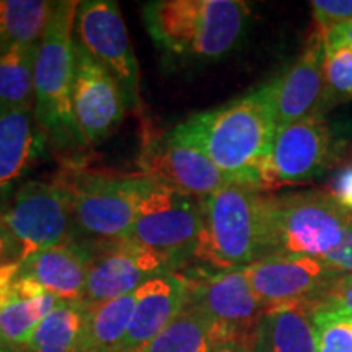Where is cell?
I'll return each instance as SVG.
<instances>
[{
    "instance_id": "1",
    "label": "cell",
    "mask_w": 352,
    "mask_h": 352,
    "mask_svg": "<svg viewBox=\"0 0 352 352\" xmlns=\"http://www.w3.org/2000/svg\"><path fill=\"white\" fill-rule=\"evenodd\" d=\"M232 183L263 192V173L277 132L271 83L243 98L197 113L173 127Z\"/></svg>"
},
{
    "instance_id": "2",
    "label": "cell",
    "mask_w": 352,
    "mask_h": 352,
    "mask_svg": "<svg viewBox=\"0 0 352 352\" xmlns=\"http://www.w3.org/2000/svg\"><path fill=\"white\" fill-rule=\"evenodd\" d=\"M145 30L166 54L215 63L239 46L250 20L240 0H155L142 7Z\"/></svg>"
},
{
    "instance_id": "3",
    "label": "cell",
    "mask_w": 352,
    "mask_h": 352,
    "mask_svg": "<svg viewBox=\"0 0 352 352\" xmlns=\"http://www.w3.org/2000/svg\"><path fill=\"white\" fill-rule=\"evenodd\" d=\"M78 2H56L54 12L38 46L34 67V120L60 151L87 147L72 109L76 78V19Z\"/></svg>"
},
{
    "instance_id": "4",
    "label": "cell",
    "mask_w": 352,
    "mask_h": 352,
    "mask_svg": "<svg viewBox=\"0 0 352 352\" xmlns=\"http://www.w3.org/2000/svg\"><path fill=\"white\" fill-rule=\"evenodd\" d=\"M351 222V210L327 191L263 195L261 258L324 259L341 245Z\"/></svg>"
},
{
    "instance_id": "5",
    "label": "cell",
    "mask_w": 352,
    "mask_h": 352,
    "mask_svg": "<svg viewBox=\"0 0 352 352\" xmlns=\"http://www.w3.org/2000/svg\"><path fill=\"white\" fill-rule=\"evenodd\" d=\"M199 201L202 223L195 259L210 271H235L261 258V191L232 183Z\"/></svg>"
},
{
    "instance_id": "6",
    "label": "cell",
    "mask_w": 352,
    "mask_h": 352,
    "mask_svg": "<svg viewBox=\"0 0 352 352\" xmlns=\"http://www.w3.org/2000/svg\"><path fill=\"white\" fill-rule=\"evenodd\" d=\"M145 175L72 168L57 176L56 184L67 197L77 232L96 241L126 239L138 210Z\"/></svg>"
},
{
    "instance_id": "7",
    "label": "cell",
    "mask_w": 352,
    "mask_h": 352,
    "mask_svg": "<svg viewBox=\"0 0 352 352\" xmlns=\"http://www.w3.org/2000/svg\"><path fill=\"white\" fill-rule=\"evenodd\" d=\"M201 223L199 197L145 176L134 223L126 239L178 267L195 258Z\"/></svg>"
},
{
    "instance_id": "8",
    "label": "cell",
    "mask_w": 352,
    "mask_h": 352,
    "mask_svg": "<svg viewBox=\"0 0 352 352\" xmlns=\"http://www.w3.org/2000/svg\"><path fill=\"white\" fill-rule=\"evenodd\" d=\"M188 284V305L206 321L215 342H245L261 320L264 308L241 270H196L183 274Z\"/></svg>"
},
{
    "instance_id": "9",
    "label": "cell",
    "mask_w": 352,
    "mask_h": 352,
    "mask_svg": "<svg viewBox=\"0 0 352 352\" xmlns=\"http://www.w3.org/2000/svg\"><path fill=\"white\" fill-rule=\"evenodd\" d=\"M336 160L338 142L323 114L277 127L261 189L308 184L321 178Z\"/></svg>"
},
{
    "instance_id": "10",
    "label": "cell",
    "mask_w": 352,
    "mask_h": 352,
    "mask_svg": "<svg viewBox=\"0 0 352 352\" xmlns=\"http://www.w3.org/2000/svg\"><path fill=\"white\" fill-rule=\"evenodd\" d=\"M77 43L103 65L120 85L126 108L140 103V72L120 3L114 0L78 2Z\"/></svg>"
},
{
    "instance_id": "11",
    "label": "cell",
    "mask_w": 352,
    "mask_h": 352,
    "mask_svg": "<svg viewBox=\"0 0 352 352\" xmlns=\"http://www.w3.org/2000/svg\"><path fill=\"white\" fill-rule=\"evenodd\" d=\"M0 212L20 246L21 261L70 243L77 232L67 197L56 183L26 182Z\"/></svg>"
},
{
    "instance_id": "12",
    "label": "cell",
    "mask_w": 352,
    "mask_h": 352,
    "mask_svg": "<svg viewBox=\"0 0 352 352\" xmlns=\"http://www.w3.org/2000/svg\"><path fill=\"white\" fill-rule=\"evenodd\" d=\"M138 165L142 175L195 197L209 196L232 184L199 147L173 129L145 131Z\"/></svg>"
},
{
    "instance_id": "13",
    "label": "cell",
    "mask_w": 352,
    "mask_h": 352,
    "mask_svg": "<svg viewBox=\"0 0 352 352\" xmlns=\"http://www.w3.org/2000/svg\"><path fill=\"white\" fill-rule=\"evenodd\" d=\"M88 253L90 261L82 298L88 305L127 296L145 280L173 272L165 258L127 239L94 243Z\"/></svg>"
},
{
    "instance_id": "14",
    "label": "cell",
    "mask_w": 352,
    "mask_h": 352,
    "mask_svg": "<svg viewBox=\"0 0 352 352\" xmlns=\"http://www.w3.org/2000/svg\"><path fill=\"white\" fill-rule=\"evenodd\" d=\"M241 271L264 311L292 305L314 307L338 277L321 259L308 256H267Z\"/></svg>"
},
{
    "instance_id": "15",
    "label": "cell",
    "mask_w": 352,
    "mask_h": 352,
    "mask_svg": "<svg viewBox=\"0 0 352 352\" xmlns=\"http://www.w3.org/2000/svg\"><path fill=\"white\" fill-rule=\"evenodd\" d=\"M77 63L72 109L77 129L87 147L103 142L121 124L126 101L118 82L76 39Z\"/></svg>"
},
{
    "instance_id": "16",
    "label": "cell",
    "mask_w": 352,
    "mask_h": 352,
    "mask_svg": "<svg viewBox=\"0 0 352 352\" xmlns=\"http://www.w3.org/2000/svg\"><path fill=\"white\" fill-rule=\"evenodd\" d=\"M324 54L323 34L315 30L300 57L271 82L277 127L323 114L328 108Z\"/></svg>"
},
{
    "instance_id": "17",
    "label": "cell",
    "mask_w": 352,
    "mask_h": 352,
    "mask_svg": "<svg viewBox=\"0 0 352 352\" xmlns=\"http://www.w3.org/2000/svg\"><path fill=\"white\" fill-rule=\"evenodd\" d=\"M135 307L120 352H138L158 336L186 307L189 292L183 274L165 272L135 289Z\"/></svg>"
},
{
    "instance_id": "18",
    "label": "cell",
    "mask_w": 352,
    "mask_h": 352,
    "mask_svg": "<svg viewBox=\"0 0 352 352\" xmlns=\"http://www.w3.org/2000/svg\"><path fill=\"white\" fill-rule=\"evenodd\" d=\"M56 297L19 274V263L0 270V341L23 349L41 321L54 310Z\"/></svg>"
},
{
    "instance_id": "19",
    "label": "cell",
    "mask_w": 352,
    "mask_h": 352,
    "mask_svg": "<svg viewBox=\"0 0 352 352\" xmlns=\"http://www.w3.org/2000/svg\"><path fill=\"white\" fill-rule=\"evenodd\" d=\"M90 253L77 241L41 250L19 263V274L60 302L83 298Z\"/></svg>"
},
{
    "instance_id": "20",
    "label": "cell",
    "mask_w": 352,
    "mask_h": 352,
    "mask_svg": "<svg viewBox=\"0 0 352 352\" xmlns=\"http://www.w3.org/2000/svg\"><path fill=\"white\" fill-rule=\"evenodd\" d=\"M246 347L248 352H318L314 308L292 305L266 310Z\"/></svg>"
},
{
    "instance_id": "21",
    "label": "cell",
    "mask_w": 352,
    "mask_h": 352,
    "mask_svg": "<svg viewBox=\"0 0 352 352\" xmlns=\"http://www.w3.org/2000/svg\"><path fill=\"white\" fill-rule=\"evenodd\" d=\"M33 108H0V191L10 188L44 151Z\"/></svg>"
},
{
    "instance_id": "22",
    "label": "cell",
    "mask_w": 352,
    "mask_h": 352,
    "mask_svg": "<svg viewBox=\"0 0 352 352\" xmlns=\"http://www.w3.org/2000/svg\"><path fill=\"white\" fill-rule=\"evenodd\" d=\"M88 305L85 302H59L41 321L23 352H82Z\"/></svg>"
},
{
    "instance_id": "23",
    "label": "cell",
    "mask_w": 352,
    "mask_h": 352,
    "mask_svg": "<svg viewBox=\"0 0 352 352\" xmlns=\"http://www.w3.org/2000/svg\"><path fill=\"white\" fill-rule=\"evenodd\" d=\"M134 292L88 305L82 352H120L134 315Z\"/></svg>"
},
{
    "instance_id": "24",
    "label": "cell",
    "mask_w": 352,
    "mask_h": 352,
    "mask_svg": "<svg viewBox=\"0 0 352 352\" xmlns=\"http://www.w3.org/2000/svg\"><path fill=\"white\" fill-rule=\"evenodd\" d=\"M38 46H0V108H33Z\"/></svg>"
},
{
    "instance_id": "25",
    "label": "cell",
    "mask_w": 352,
    "mask_h": 352,
    "mask_svg": "<svg viewBox=\"0 0 352 352\" xmlns=\"http://www.w3.org/2000/svg\"><path fill=\"white\" fill-rule=\"evenodd\" d=\"M54 7L56 2L46 0H0V46H38Z\"/></svg>"
},
{
    "instance_id": "26",
    "label": "cell",
    "mask_w": 352,
    "mask_h": 352,
    "mask_svg": "<svg viewBox=\"0 0 352 352\" xmlns=\"http://www.w3.org/2000/svg\"><path fill=\"white\" fill-rule=\"evenodd\" d=\"M215 347L206 321L186 303L168 327L138 352H212Z\"/></svg>"
},
{
    "instance_id": "27",
    "label": "cell",
    "mask_w": 352,
    "mask_h": 352,
    "mask_svg": "<svg viewBox=\"0 0 352 352\" xmlns=\"http://www.w3.org/2000/svg\"><path fill=\"white\" fill-rule=\"evenodd\" d=\"M324 77H327V104L352 98V46L342 43H324Z\"/></svg>"
},
{
    "instance_id": "28",
    "label": "cell",
    "mask_w": 352,
    "mask_h": 352,
    "mask_svg": "<svg viewBox=\"0 0 352 352\" xmlns=\"http://www.w3.org/2000/svg\"><path fill=\"white\" fill-rule=\"evenodd\" d=\"M318 352H352V315L314 310Z\"/></svg>"
},
{
    "instance_id": "29",
    "label": "cell",
    "mask_w": 352,
    "mask_h": 352,
    "mask_svg": "<svg viewBox=\"0 0 352 352\" xmlns=\"http://www.w3.org/2000/svg\"><path fill=\"white\" fill-rule=\"evenodd\" d=\"M310 7L316 30L323 36L352 21V0H314Z\"/></svg>"
},
{
    "instance_id": "30",
    "label": "cell",
    "mask_w": 352,
    "mask_h": 352,
    "mask_svg": "<svg viewBox=\"0 0 352 352\" xmlns=\"http://www.w3.org/2000/svg\"><path fill=\"white\" fill-rule=\"evenodd\" d=\"M311 308L352 315V274L334 277Z\"/></svg>"
},
{
    "instance_id": "31",
    "label": "cell",
    "mask_w": 352,
    "mask_h": 352,
    "mask_svg": "<svg viewBox=\"0 0 352 352\" xmlns=\"http://www.w3.org/2000/svg\"><path fill=\"white\" fill-rule=\"evenodd\" d=\"M327 192H329L342 208L352 212V164H344L338 168L329 179Z\"/></svg>"
},
{
    "instance_id": "32",
    "label": "cell",
    "mask_w": 352,
    "mask_h": 352,
    "mask_svg": "<svg viewBox=\"0 0 352 352\" xmlns=\"http://www.w3.org/2000/svg\"><path fill=\"white\" fill-rule=\"evenodd\" d=\"M327 266L331 270L334 274L346 276L352 274V222L347 227L344 239H342L341 245L331 254L327 258L321 259Z\"/></svg>"
},
{
    "instance_id": "33",
    "label": "cell",
    "mask_w": 352,
    "mask_h": 352,
    "mask_svg": "<svg viewBox=\"0 0 352 352\" xmlns=\"http://www.w3.org/2000/svg\"><path fill=\"white\" fill-rule=\"evenodd\" d=\"M20 261V246L0 212V270Z\"/></svg>"
},
{
    "instance_id": "34",
    "label": "cell",
    "mask_w": 352,
    "mask_h": 352,
    "mask_svg": "<svg viewBox=\"0 0 352 352\" xmlns=\"http://www.w3.org/2000/svg\"><path fill=\"white\" fill-rule=\"evenodd\" d=\"M324 43H342L347 46H352V21L340 26V28H334L328 34L323 36Z\"/></svg>"
},
{
    "instance_id": "35",
    "label": "cell",
    "mask_w": 352,
    "mask_h": 352,
    "mask_svg": "<svg viewBox=\"0 0 352 352\" xmlns=\"http://www.w3.org/2000/svg\"><path fill=\"white\" fill-rule=\"evenodd\" d=\"M212 352H248V347H246L245 342L228 341L223 342V344H219Z\"/></svg>"
},
{
    "instance_id": "36",
    "label": "cell",
    "mask_w": 352,
    "mask_h": 352,
    "mask_svg": "<svg viewBox=\"0 0 352 352\" xmlns=\"http://www.w3.org/2000/svg\"><path fill=\"white\" fill-rule=\"evenodd\" d=\"M10 349H15V347H10V346H7V344H3L2 341H0V352H8Z\"/></svg>"
},
{
    "instance_id": "37",
    "label": "cell",
    "mask_w": 352,
    "mask_h": 352,
    "mask_svg": "<svg viewBox=\"0 0 352 352\" xmlns=\"http://www.w3.org/2000/svg\"><path fill=\"white\" fill-rule=\"evenodd\" d=\"M8 352H23V351H21V349H10Z\"/></svg>"
}]
</instances>
